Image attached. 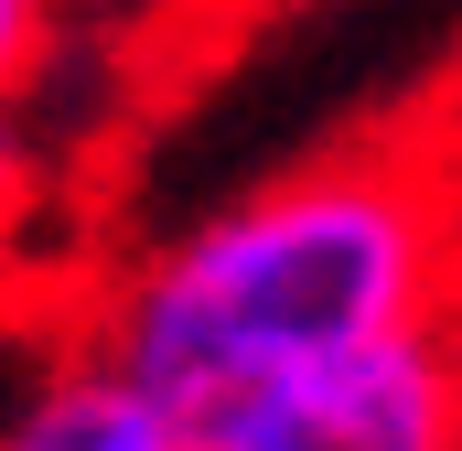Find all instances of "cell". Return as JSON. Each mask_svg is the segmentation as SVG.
<instances>
[{
    "mask_svg": "<svg viewBox=\"0 0 462 451\" xmlns=\"http://www.w3.org/2000/svg\"><path fill=\"white\" fill-rule=\"evenodd\" d=\"M194 451H462V323L258 376L216 419H194Z\"/></svg>",
    "mask_w": 462,
    "mask_h": 451,
    "instance_id": "cell-2",
    "label": "cell"
},
{
    "mask_svg": "<svg viewBox=\"0 0 462 451\" xmlns=\"http://www.w3.org/2000/svg\"><path fill=\"white\" fill-rule=\"evenodd\" d=\"M54 11H65V32L118 43V54H140V65H151V22H162L172 0H54Z\"/></svg>",
    "mask_w": 462,
    "mask_h": 451,
    "instance_id": "cell-6",
    "label": "cell"
},
{
    "mask_svg": "<svg viewBox=\"0 0 462 451\" xmlns=\"http://www.w3.org/2000/svg\"><path fill=\"white\" fill-rule=\"evenodd\" d=\"M54 32H65V11H54V0H0V118L22 108V87L43 76Z\"/></svg>",
    "mask_w": 462,
    "mask_h": 451,
    "instance_id": "cell-4",
    "label": "cell"
},
{
    "mask_svg": "<svg viewBox=\"0 0 462 451\" xmlns=\"http://www.w3.org/2000/svg\"><path fill=\"white\" fill-rule=\"evenodd\" d=\"M420 323H462V118L291 161L76 301V334L183 419Z\"/></svg>",
    "mask_w": 462,
    "mask_h": 451,
    "instance_id": "cell-1",
    "label": "cell"
},
{
    "mask_svg": "<svg viewBox=\"0 0 462 451\" xmlns=\"http://www.w3.org/2000/svg\"><path fill=\"white\" fill-rule=\"evenodd\" d=\"M0 451H194V419L162 409L140 376H118L108 354L65 323L43 344V365L0 398Z\"/></svg>",
    "mask_w": 462,
    "mask_h": 451,
    "instance_id": "cell-3",
    "label": "cell"
},
{
    "mask_svg": "<svg viewBox=\"0 0 462 451\" xmlns=\"http://www.w3.org/2000/svg\"><path fill=\"white\" fill-rule=\"evenodd\" d=\"M43 205H54V172H43V161H32V140L0 118V258L43 226Z\"/></svg>",
    "mask_w": 462,
    "mask_h": 451,
    "instance_id": "cell-5",
    "label": "cell"
},
{
    "mask_svg": "<svg viewBox=\"0 0 462 451\" xmlns=\"http://www.w3.org/2000/svg\"><path fill=\"white\" fill-rule=\"evenodd\" d=\"M452 118H462V108H452Z\"/></svg>",
    "mask_w": 462,
    "mask_h": 451,
    "instance_id": "cell-7",
    "label": "cell"
}]
</instances>
